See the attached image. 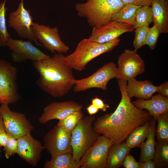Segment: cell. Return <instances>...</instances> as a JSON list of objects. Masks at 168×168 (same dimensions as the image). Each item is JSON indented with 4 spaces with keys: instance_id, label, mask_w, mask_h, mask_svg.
<instances>
[{
    "instance_id": "1",
    "label": "cell",
    "mask_w": 168,
    "mask_h": 168,
    "mask_svg": "<svg viewBox=\"0 0 168 168\" xmlns=\"http://www.w3.org/2000/svg\"><path fill=\"white\" fill-rule=\"evenodd\" d=\"M121 99L115 111L96 119V131L110 139L113 144L124 141L135 128L150 119L149 112L139 109L131 102L126 90L127 81L118 79Z\"/></svg>"
},
{
    "instance_id": "2",
    "label": "cell",
    "mask_w": 168,
    "mask_h": 168,
    "mask_svg": "<svg viewBox=\"0 0 168 168\" xmlns=\"http://www.w3.org/2000/svg\"><path fill=\"white\" fill-rule=\"evenodd\" d=\"M33 62L40 74L37 84L52 96L62 97L75 85L77 79L73 69L63 54L55 53L52 57Z\"/></svg>"
},
{
    "instance_id": "3",
    "label": "cell",
    "mask_w": 168,
    "mask_h": 168,
    "mask_svg": "<svg viewBox=\"0 0 168 168\" xmlns=\"http://www.w3.org/2000/svg\"><path fill=\"white\" fill-rule=\"evenodd\" d=\"M125 4L121 0H87L76 4L78 15L86 19L89 25L94 27L106 24Z\"/></svg>"
},
{
    "instance_id": "4",
    "label": "cell",
    "mask_w": 168,
    "mask_h": 168,
    "mask_svg": "<svg viewBox=\"0 0 168 168\" xmlns=\"http://www.w3.org/2000/svg\"><path fill=\"white\" fill-rule=\"evenodd\" d=\"M118 38L104 43L91 41L84 39L78 44L74 51L65 56V59L72 69L81 71L95 58L111 51L119 43Z\"/></svg>"
},
{
    "instance_id": "5",
    "label": "cell",
    "mask_w": 168,
    "mask_h": 168,
    "mask_svg": "<svg viewBox=\"0 0 168 168\" xmlns=\"http://www.w3.org/2000/svg\"><path fill=\"white\" fill-rule=\"evenodd\" d=\"M93 115L83 116L71 132V142L74 161L79 162L85 152L96 142L100 135L94 128Z\"/></svg>"
},
{
    "instance_id": "6",
    "label": "cell",
    "mask_w": 168,
    "mask_h": 168,
    "mask_svg": "<svg viewBox=\"0 0 168 168\" xmlns=\"http://www.w3.org/2000/svg\"><path fill=\"white\" fill-rule=\"evenodd\" d=\"M17 69L9 62L0 59V103L14 104L20 98L16 79Z\"/></svg>"
},
{
    "instance_id": "7",
    "label": "cell",
    "mask_w": 168,
    "mask_h": 168,
    "mask_svg": "<svg viewBox=\"0 0 168 168\" xmlns=\"http://www.w3.org/2000/svg\"><path fill=\"white\" fill-rule=\"evenodd\" d=\"M116 65L110 62L103 65L91 75L80 80H77L73 88L76 93L84 91L88 89L97 88L104 91L107 90V85L111 79L117 78Z\"/></svg>"
},
{
    "instance_id": "8",
    "label": "cell",
    "mask_w": 168,
    "mask_h": 168,
    "mask_svg": "<svg viewBox=\"0 0 168 168\" xmlns=\"http://www.w3.org/2000/svg\"><path fill=\"white\" fill-rule=\"evenodd\" d=\"M0 114L5 131L10 136L16 139L30 133L34 128L25 114L11 110L8 104H1Z\"/></svg>"
},
{
    "instance_id": "9",
    "label": "cell",
    "mask_w": 168,
    "mask_h": 168,
    "mask_svg": "<svg viewBox=\"0 0 168 168\" xmlns=\"http://www.w3.org/2000/svg\"><path fill=\"white\" fill-rule=\"evenodd\" d=\"M34 23L30 11L25 7L24 0H21L17 9L10 13L8 25L14 30L21 38L33 41L37 45L41 46L33 32Z\"/></svg>"
},
{
    "instance_id": "10",
    "label": "cell",
    "mask_w": 168,
    "mask_h": 168,
    "mask_svg": "<svg viewBox=\"0 0 168 168\" xmlns=\"http://www.w3.org/2000/svg\"><path fill=\"white\" fill-rule=\"evenodd\" d=\"M112 144L110 139L100 135L79 161L81 168H106L108 152Z\"/></svg>"
},
{
    "instance_id": "11",
    "label": "cell",
    "mask_w": 168,
    "mask_h": 168,
    "mask_svg": "<svg viewBox=\"0 0 168 168\" xmlns=\"http://www.w3.org/2000/svg\"><path fill=\"white\" fill-rule=\"evenodd\" d=\"M32 29L36 39L44 48L52 53L63 54L68 52L69 46L61 40L57 27L34 23Z\"/></svg>"
},
{
    "instance_id": "12",
    "label": "cell",
    "mask_w": 168,
    "mask_h": 168,
    "mask_svg": "<svg viewBox=\"0 0 168 168\" xmlns=\"http://www.w3.org/2000/svg\"><path fill=\"white\" fill-rule=\"evenodd\" d=\"M117 79L127 81L145 71V63L134 50L125 49L119 57Z\"/></svg>"
},
{
    "instance_id": "13",
    "label": "cell",
    "mask_w": 168,
    "mask_h": 168,
    "mask_svg": "<svg viewBox=\"0 0 168 168\" xmlns=\"http://www.w3.org/2000/svg\"><path fill=\"white\" fill-rule=\"evenodd\" d=\"M71 132L57 124L51 129L44 138V147L51 156L72 150Z\"/></svg>"
},
{
    "instance_id": "14",
    "label": "cell",
    "mask_w": 168,
    "mask_h": 168,
    "mask_svg": "<svg viewBox=\"0 0 168 168\" xmlns=\"http://www.w3.org/2000/svg\"><path fill=\"white\" fill-rule=\"evenodd\" d=\"M12 51L11 56L13 62H26L29 59L33 62L45 59L50 56L35 46L30 40L13 39L10 37L6 46Z\"/></svg>"
},
{
    "instance_id": "15",
    "label": "cell",
    "mask_w": 168,
    "mask_h": 168,
    "mask_svg": "<svg viewBox=\"0 0 168 168\" xmlns=\"http://www.w3.org/2000/svg\"><path fill=\"white\" fill-rule=\"evenodd\" d=\"M134 29L128 24L111 21L105 24L93 27L88 39L92 42L104 43L118 38L124 33L132 32Z\"/></svg>"
},
{
    "instance_id": "16",
    "label": "cell",
    "mask_w": 168,
    "mask_h": 168,
    "mask_svg": "<svg viewBox=\"0 0 168 168\" xmlns=\"http://www.w3.org/2000/svg\"><path fill=\"white\" fill-rule=\"evenodd\" d=\"M17 154L31 165H38L41 157V153L45 149L40 141L34 138L30 133L18 139Z\"/></svg>"
},
{
    "instance_id": "17",
    "label": "cell",
    "mask_w": 168,
    "mask_h": 168,
    "mask_svg": "<svg viewBox=\"0 0 168 168\" xmlns=\"http://www.w3.org/2000/svg\"><path fill=\"white\" fill-rule=\"evenodd\" d=\"M82 108V105L71 100L52 102L44 108L39 120L43 124L53 119L61 120L73 112L81 110Z\"/></svg>"
},
{
    "instance_id": "18",
    "label": "cell",
    "mask_w": 168,
    "mask_h": 168,
    "mask_svg": "<svg viewBox=\"0 0 168 168\" xmlns=\"http://www.w3.org/2000/svg\"><path fill=\"white\" fill-rule=\"evenodd\" d=\"M132 103L139 109L147 110L156 121L159 116L168 112V97L159 94L152 96L149 99H138Z\"/></svg>"
},
{
    "instance_id": "19",
    "label": "cell",
    "mask_w": 168,
    "mask_h": 168,
    "mask_svg": "<svg viewBox=\"0 0 168 168\" xmlns=\"http://www.w3.org/2000/svg\"><path fill=\"white\" fill-rule=\"evenodd\" d=\"M127 81L126 90L130 99L134 97L140 99H149L157 92V86L148 80L138 81L134 78Z\"/></svg>"
},
{
    "instance_id": "20",
    "label": "cell",
    "mask_w": 168,
    "mask_h": 168,
    "mask_svg": "<svg viewBox=\"0 0 168 168\" xmlns=\"http://www.w3.org/2000/svg\"><path fill=\"white\" fill-rule=\"evenodd\" d=\"M152 22L161 33H168V2L154 0L151 5Z\"/></svg>"
},
{
    "instance_id": "21",
    "label": "cell",
    "mask_w": 168,
    "mask_h": 168,
    "mask_svg": "<svg viewBox=\"0 0 168 168\" xmlns=\"http://www.w3.org/2000/svg\"><path fill=\"white\" fill-rule=\"evenodd\" d=\"M131 149L125 142L112 144L108 152L106 168H119L123 166Z\"/></svg>"
},
{
    "instance_id": "22",
    "label": "cell",
    "mask_w": 168,
    "mask_h": 168,
    "mask_svg": "<svg viewBox=\"0 0 168 168\" xmlns=\"http://www.w3.org/2000/svg\"><path fill=\"white\" fill-rule=\"evenodd\" d=\"M152 120L134 129L127 138L125 142L131 149L140 147L148 135L151 128Z\"/></svg>"
},
{
    "instance_id": "23",
    "label": "cell",
    "mask_w": 168,
    "mask_h": 168,
    "mask_svg": "<svg viewBox=\"0 0 168 168\" xmlns=\"http://www.w3.org/2000/svg\"><path fill=\"white\" fill-rule=\"evenodd\" d=\"M44 168H80L79 162L74 160L72 153L65 152L51 157L46 161Z\"/></svg>"
},
{
    "instance_id": "24",
    "label": "cell",
    "mask_w": 168,
    "mask_h": 168,
    "mask_svg": "<svg viewBox=\"0 0 168 168\" xmlns=\"http://www.w3.org/2000/svg\"><path fill=\"white\" fill-rule=\"evenodd\" d=\"M156 121L152 120V126L150 131L148 135L146 141L141 145L140 161H144L153 160L155 151L156 141Z\"/></svg>"
},
{
    "instance_id": "25",
    "label": "cell",
    "mask_w": 168,
    "mask_h": 168,
    "mask_svg": "<svg viewBox=\"0 0 168 168\" xmlns=\"http://www.w3.org/2000/svg\"><path fill=\"white\" fill-rule=\"evenodd\" d=\"M153 160L156 167H168V140H156Z\"/></svg>"
},
{
    "instance_id": "26",
    "label": "cell",
    "mask_w": 168,
    "mask_h": 168,
    "mask_svg": "<svg viewBox=\"0 0 168 168\" xmlns=\"http://www.w3.org/2000/svg\"><path fill=\"white\" fill-rule=\"evenodd\" d=\"M139 7L131 4H125L113 17L112 21L126 23L133 26L136 11Z\"/></svg>"
},
{
    "instance_id": "27",
    "label": "cell",
    "mask_w": 168,
    "mask_h": 168,
    "mask_svg": "<svg viewBox=\"0 0 168 168\" xmlns=\"http://www.w3.org/2000/svg\"><path fill=\"white\" fill-rule=\"evenodd\" d=\"M152 22V12L150 6H141L136 11L133 27L135 29L141 27L149 26Z\"/></svg>"
},
{
    "instance_id": "28",
    "label": "cell",
    "mask_w": 168,
    "mask_h": 168,
    "mask_svg": "<svg viewBox=\"0 0 168 168\" xmlns=\"http://www.w3.org/2000/svg\"><path fill=\"white\" fill-rule=\"evenodd\" d=\"M7 0L2 1L0 4V47L6 46L11 37L7 26L6 16L7 8L5 7Z\"/></svg>"
},
{
    "instance_id": "29",
    "label": "cell",
    "mask_w": 168,
    "mask_h": 168,
    "mask_svg": "<svg viewBox=\"0 0 168 168\" xmlns=\"http://www.w3.org/2000/svg\"><path fill=\"white\" fill-rule=\"evenodd\" d=\"M83 116L81 110L74 111L63 119L59 120L57 125L71 132Z\"/></svg>"
},
{
    "instance_id": "30",
    "label": "cell",
    "mask_w": 168,
    "mask_h": 168,
    "mask_svg": "<svg viewBox=\"0 0 168 168\" xmlns=\"http://www.w3.org/2000/svg\"><path fill=\"white\" fill-rule=\"evenodd\" d=\"M156 129V140H168V112L159 116L157 119Z\"/></svg>"
},
{
    "instance_id": "31",
    "label": "cell",
    "mask_w": 168,
    "mask_h": 168,
    "mask_svg": "<svg viewBox=\"0 0 168 168\" xmlns=\"http://www.w3.org/2000/svg\"><path fill=\"white\" fill-rule=\"evenodd\" d=\"M149 28V26H143L135 29V37L133 42L135 51L136 52L141 47L146 44L147 35Z\"/></svg>"
},
{
    "instance_id": "32",
    "label": "cell",
    "mask_w": 168,
    "mask_h": 168,
    "mask_svg": "<svg viewBox=\"0 0 168 168\" xmlns=\"http://www.w3.org/2000/svg\"><path fill=\"white\" fill-rule=\"evenodd\" d=\"M161 33L159 29L155 25L149 28L148 31L146 44L152 50H154L156 45L158 37Z\"/></svg>"
},
{
    "instance_id": "33",
    "label": "cell",
    "mask_w": 168,
    "mask_h": 168,
    "mask_svg": "<svg viewBox=\"0 0 168 168\" xmlns=\"http://www.w3.org/2000/svg\"><path fill=\"white\" fill-rule=\"evenodd\" d=\"M18 148L17 139L10 136L6 145L4 147L5 155L7 159H9L12 156L16 153Z\"/></svg>"
},
{
    "instance_id": "34",
    "label": "cell",
    "mask_w": 168,
    "mask_h": 168,
    "mask_svg": "<svg viewBox=\"0 0 168 168\" xmlns=\"http://www.w3.org/2000/svg\"><path fill=\"white\" fill-rule=\"evenodd\" d=\"M123 166L124 168H139V163L133 156L128 154L126 157Z\"/></svg>"
},
{
    "instance_id": "35",
    "label": "cell",
    "mask_w": 168,
    "mask_h": 168,
    "mask_svg": "<svg viewBox=\"0 0 168 168\" xmlns=\"http://www.w3.org/2000/svg\"><path fill=\"white\" fill-rule=\"evenodd\" d=\"M91 102V104L95 105L99 110L104 111H105L107 109L110 107L108 105L105 103L101 99L97 96L92 99Z\"/></svg>"
},
{
    "instance_id": "36",
    "label": "cell",
    "mask_w": 168,
    "mask_h": 168,
    "mask_svg": "<svg viewBox=\"0 0 168 168\" xmlns=\"http://www.w3.org/2000/svg\"><path fill=\"white\" fill-rule=\"evenodd\" d=\"M125 4H131L137 6H151L154 0H121Z\"/></svg>"
},
{
    "instance_id": "37",
    "label": "cell",
    "mask_w": 168,
    "mask_h": 168,
    "mask_svg": "<svg viewBox=\"0 0 168 168\" xmlns=\"http://www.w3.org/2000/svg\"><path fill=\"white\" fill-rule=\"evenodd\" d=\"M157 92L163 96L168 97V82L166 81L157 86Z\"/></svg>"
},
{
    "instance_id": "38",
    "label": "cell",
    "mask_w": 168,
    "mask_h": 168,
    "mask_svg": "<svg viewBox=\"0 0 168 168\" xmlns=\"http://www.w3.org/2000/svg\"><path fill=\"white\" fill-rule=\"evenodd\" d=\"M9 137V135L5 130L0 133V147H4L7 144Z\"/></svg>"
},
{
    "instance_id": "39",
    "label": "cell",
    "mask_w": 168,
    "mask_h": 168,
    "mask_svg": "<svg viewBox=\"0 0 168 168\" xmlns=\"http://www.w3.org/2000/svg\"><path fill=\"white\" fill-rule=\"evenodd\" d=\"M139 168H155V164L152 160L144 161H139Z\"/></svg>"
},
{
    "instance_id": "40",
    "label": "cell",
    "mask_w": 168,
    "mask_h": 168,
    "mask_svg": "<svg viewBox=\"0 0 168 168\" xmlns=\"http://www.w3.org/2000/svg\"><path fill=\"white\" fill-rule=\"evenodd\" d=\"M86 109L90 115H94L97 113L99 110L98 109L92 104L90 105L86 108Z\"/></svg>"
},
{
    "instance_id": "41",
    "label": "cell",
    "mask_w": 168,
    "mask_h": 168,
    "mask_svg": "<svg viewBox=\"0 0 168 168\" xmlns=\"http://www.w3.org/2000/svg\"><path fill=\"white\" fill-rule=\"evenodd\" d=\"M4 130H5V129L3 119L0 114V133Z\"/></svg>"
},
{
    "instance_id": "42",
    "label": "cell",
    "mask_w": 168,
    "mask_h": 168,
    "mask_svg": "<svg viewBox=\"0 0 168 168\" xmlns=\"http://www.w3.org/2000/svg\"><path fill=\"white\" fill-rule=\"evenodd\" d=\"M1 152H2V151H1V150L0 149V158L1 156Z\"/></svg>"
},
{
    "instance_id": "43",
    "label": "cell",
    "mask_w": 168,
    "mask_h": 168,
    "mask_svg": "<svg viewBox=\"0 0 168 168\" xmlns=\"http://www.w3.org/2000/svg\"><path fill=\"white\" fill-rule=\"evenodd\" d=\"M166 0V1H168V0Z\"/></svg>"
}]
</instances>
